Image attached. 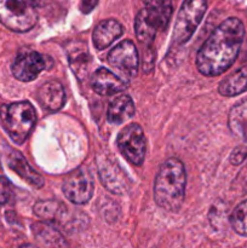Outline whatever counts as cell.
I'll list each match as a JSON object with an SVG mask.
<instances>
[{
  "instance_id": "obj_1",
  "label": "cell",
  "mask_w": 247,
  "mask_h": 248,
  "mask_svg": "<svg viewBox=\"0 0 247 248\" xmlns=\"http://www.w3.org/2000/svg\"><path fill=\"white\" fill-rule=\"evenodd\" d=\"M245 36V27L239 18H228L212 31L196 56L199 72L216 77L232 67L237 58Z\"/></svg>"
},
{
  "instance_id": "obj_2",
  "label": "cell",
  "mask_w": 247,
  "mask_h": 248,
  "mask_svg": "<svg viewBox=\"0 0 247 248\" xmlns=\"http://www.w3.org/2000/svg\"><path fill=\"white\" fill-rule=\"evenodd\" d=\"M186 176L183 162L176 157L169 159L157 173L154 183V200L159 207L177 212L185 195Z\"/></svg>"
},
{
  "instance_id": "obj_3",
  "label": "cell",
  "mask_w": 247,
  "mask_h": 248,
  "mask_svg": "<svg viewBox=\"0 0 247 248\" xmlns=\"http://www.w3.org/2000/svg\"><path fill=\"white\" fill-rule=\"evenodd\" d=\"M144 4L136 16L135 31L142 46L149 47L157 31L169 26L173 6L172 0H144Z\"/></svg>"
},
{
  "instance_id": "obj_4",
  "label": "cell",
  "mask_w": 247,
  "mask_h": 248,
  "mask_svg": "<svg viewBox=\"0 0 247 248\" xmlns=\"http://www.w3.org/2000/svg\"><path fill=\"white\" fill-rule=\"evenodd\" d=\"M0 118L10 138L17 144H22L29 137L36 123L35 109L27 101L2 106Z\"/></svg>"
},
{
  "instance_id": "obj_5",
  "label": "cell",
  "mask_w": 247,
  "mask_h": 248,
  "mask_svg": "<svg viewBox=\"0 0 247 248\" xmlns=\"http://www.w3.org/2000/svg\"><path fill=\"white\" fill-rule=\"evenodd\" d=\"M35 6L33 0H0V22L18 33L31 31L38 21Z\"/></svg>"
},
{
  "instance_id": "obj_6",
  "label": "cell",
  "mask_w": 247,
  "mask_h": 248,
  "mask_svg": "<svg viewBox=\"0 0 247 248\" xmlns=\"http://www.w3.org/2000/svg\"><path fill=\"white\" fill-rule=\"evenodd\" d=\"M207 10L206 0H184L173 29V43L185 44L196 31Z\"/></svg>"
},
{
  "instance_id": "obj_7",
  "label": "cell",
  "mask_w": 247,
  "mask_h": 248,
  "mask_svg": "<svg viewBox=\"0 0 247 248\" xmlns=\"http://www.w3.org/2000/svg\"><path fill=\"white\" fill-rule=\"evenodd\" d=\"M63 194L73 203L84 205L91 200L94 190V182L87 167H77L64 177Z\"/></svg>"
},
{
  "instance_id": "obj_8",
  "label": "cell",
  "mask_w": 247,
  "mask_h": 248,
  "mask_svg": "<svg viewBox=\"0 0 247 248\" xmlns=\"http://www.w3.org/2000/svg\"><path fill=\"white\" fill-rule=\"evenodd\" d=\"M118 148L126 160L136 166L144 161L147 142L143 128L138 124H128L118 136Z\"/></svg>"
},
{
  "instance_id": "obj_9",
  "label": "cell",
  "mask_w": 247,
  "mask_h": 248,
  "mask_svg": "<svg viewBox=\"0 0 247 248\" xmlns=\"http://www.w3.org/2000/svg\"><path fill=\"white\" fill-rule=\"evenodd\" d=\"M108 62L116 74L127 81L137 74L139 64L137 47L131 40L121 41L109 52Z\"/></svg>"
},
{
  "instance_id": "obj_10",
  "label": "cell",
  "mask_w": 247,
  "mask_h": 248,
  "mask_svg": "<svg viewBox=\"0 0 247 248\" xmlns=\"http://www.w3.org/2000/svg\"><path fill=\"white\" fill-rule=\"evenodd\" d=\"M53 61L50 56L41 55L35 51L19 53L12 64V74L17 80L29 82L35 80L43 70L52 67Z\"/></svg>"
},
{
  "instance_id": "obj_11",
  "label": "cell",
  "mask_w": 247,
  "mask_h": 248,
  "mask_svg": "<svg viewBox=\"0 0 247 248\" xmlns=\"http://www.w3.org/2000/svg\"><path fill=\"white\" fill-rule=\"evenodd\" d=\"M97 167L102 184L109 191L118 195H123L130 188V179L124 170L119 166L115 159H111L108 155L97 156Z\"/></svg>"
},
{
  "instance_id": "obj_12",
  "label": "cell",
  "mask_w": 247,
  "mask_h": 248,
  "mask_svg": "<svg viewBox=\"0 0 247 248\" xmlns=\"http://www.w3.org/2000/svg\"><path fill=\"white\" fill-rule=\"evenodd\" d=\"M34 213L41 219L60 225L64 229L70 228L72 224L75 227V222H79L70 217L69 208L60 201H39L34 206Z\"/></svg>"
},
{
  "instance_id": "obj_13",
  "label": "cell",
  "mask_w": 247,
  "mask_h": 248,
  "mask_svg": "<svg viewBox=\"0 0 247 248\" xmlns=\"http://www.w3.org/2000/svg\"><path fill=\"white\" fill-rule=\"evenodd\" d=\"M127 81L107 68H98L91 77V87L102 96L119 93L127 87Z\"/></svg>"
},
{
  "instance_id": "obj_14",
  "label": "cell",
  "mask_w": 247,
  "mask_h": 248,
  "mask_svg": "<svg viewBox=\"0 0 247 248\" xmlns=\"http://www.w3.org/2000/svg\"><path fill=\"white\" fill-rule=\"evenodd\" d=\"M68 53L70 68L79 80L86 79L92 63V57L87 50L86 44L81 41H73L65 47Z\"/></svg>"
},
{
  "instance_id": "obj_15",
  "label": "cell",
  "mask_w": 247,
  "mask_h": 248,
  "mask_svg": "<svg viewBox=\"0 0 247 248\" xmlns=\"http://www.w3.org/2000/svg\"><path fill=\"white\" fill-rule=\"evenodd\" d=\"M39 103L50 111H57L63 107L65 101V93L63 86L58 81L50 80L41 85L36 92Z\"/></svg>"
},
{
  "instance_id": "obj_16",
  "label": "cell",
  "mask_w": 247,
  "mask_h": 248,
  "mask_svg": "<svg viewBox=\"0 0 247 248\" xmlns=\"http://www.w3.org/2000/svg\"><path fill=\"white\" fill-rule=\"evenodd\" d=\"M123 31L124 28L120 22H118L116 19H106L97 24L93 34H92V40H93L96 48L104 50L116 39L120 38Z\"/></svg>"
},
{
  "instance_id": "obj_17",
  "label": "cell",
  "mask_w": 247,
  "mask_h": 248,
  "mask_svg": "<svg viewBox=\"0 0 247 248\" xmlns=\"http://www.w3.org/2000/svg\"><path fill=\"white\" fill-rule=\"evenodd\" d=\"M7 164L21 178L28 182L34 188H41L44 186L43 177L36 173L24 159L23 155L19 154L16 150H10L9 155H7Z\"/></svg>"
},
{
  "instance_id": "obj_18",
  "label": "cell",
  "mask_w": 247,
  "mask_h": 248,
  "mask_svg": "<svg viewBox=\"0 0 247 248\" xmlns=\"http://www.w3.org/2000/svg\"><path fill=\"white\" fill-rule=\"evenodd\" d=\"M135 115V104L127 94H120L110 102L108 108V121L111 124H123Z\"/></svg>"
},
{
  "instance_id": "obj_19",
  "label": "cell",
  "mask_w": 247,
  "mask_h": 248,
  "mask_svg": "<svg viewBox=\"0 0 247 248\" xmlns=\"http://www.w3.org/2000/svg\"><path fill=\"white\" fill-rule=\"evenodd\" d=\"M247 91V65L240 68L234 74L225 78L218 86V92L222 96L232 97Z\"/></svg>"
},
{
  "instance_id": "obj_20",
  "label": "cell",
  "mask_w": 247,
  "mask_h": 248,
  "mask_svg": "<svg viewBox=\"0 0 247 248\" xmlns=\"http://www.w3.org/2000/svg\"><path fill=\"white\" fill-rule=\"evenodd\" d=\"M31 232H33L34 236L36 237L39 242L44 245V246H51V247H65L68 244L65 240L63 239L62 234L58 232L56 228L52 225H48L46 223H36V224L31 225Z\"/></svg>"
},
{
  "instance_id": "obj_21",
  "label": "cell",
  "mask_w": 247,
  "mask_h": 248,
  "mask_svg": "<svg viewBox=\"0 0 247 248\" xmlns=\"http://www.w3.org/2000/svg\"><path fill=\"white\" fill-rule=\"evenodd\" d=\"M229 128L236 136L245 137L247 135V97L230 110Z\"/></svg>"
},
{
  "instance_id": "obj_22",
  "label": "cell",
  "mask_w": 247,
  "mask_h": 248,
  "mask_svg": "<svg viewBox=\"0 0 247 248\" xmlns=\"http://www.w3.org/2000/svg\"><path fill=\"white\" fill-rule=\"evenodd\" d=\"M230 224L237 234L247 236V200L240 203L232 211L230 216Z\"/></svg>"
},
{
  "instance_id": "obj_23",
  "label": "cell",
  "mask_w": 247,
  "mask_h": 248,
  "mask_svg": "<svg viewBox=\"0 0 247 248\" xmlns=\"http://www.w3.org/2000/svg\"><path fill=\"white\" fill-rule=\"evenodd\" d=\"M12 194V188L10 182L5 177L0 176V205H4L10 200Z\"/></svg>"
},
{
  "instance_id": "obj_24",
  "label": "cell",
  "mask_w": 247,
  "mask_h": 248,
  "mask_svg": "<svg viewBox=\"0 0 247 248\" xmlns=\"http://www.w3.org/2000/svg\"><path fill=\"white\" fill-rule=\"evenodd\" d=\"M247 157V145L242 144L234 149V152L230 155V161L232 165H240Z\"/></svg>"
},
{
  "instance_id": "obj_25",
  "label": "cell",
  "mask_w": 247,
  "mask_h": 248,
  "mask_svg": "<svg viewBox=\"0 0 247 248\" xmlns=\"http://www.w3.org/2000/svg\"><path fill=\"white\" fill-rule=\"evenodd\" d=\"M98 4V0H81L80 1V10H81L82 14L87 15L94 9Z\"/></svg>"
},
{
  "instance_id": "obj_26",
  "label": "cell",
  "mask_w": 247,
  "mask_h": 248,
  "mask_svg": "<svg viewBox=\"0 0 247 248\" xmlns=\"http://www.w3.org/2000/svg\"><path fill=\"white\" fill-rule=\"evenodd\" d=\"M242 61H247V43H246V45H245V48H244V57H242Z\"/></svg>"
},
{
  "instance_id": "obj_27",
  "label": "cell",
  "mask_w": 247,
  "mask_h": 248,
  "mask_svg": "<svg viewBox=\"0 0 247 248\" xmlns=\"http://www.w3.org/2000/svg\"><path fill=\"white\" fill-rule=\"evenodd\" d=\"M33 1H34V2H35V5H38V4H39V2H40V1H41V0H33Z\"/></svg>"
},
{
  "instance_id": "obj_28",
  "label": "cell",
  "mask_w": 247,
  "mask_h": 248,
  "mask_svg": "<svg viewBox=\"0 0 247 248\" xmlns=\"http://www.w3.org/2000/svg\"><path fill=\"white\" fill-rule=\"evenodd\" d=\"M245 144H246V145H247V135H246V136H245Z\"/></svg>"
}]
</instances>
